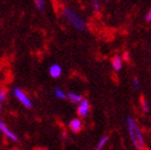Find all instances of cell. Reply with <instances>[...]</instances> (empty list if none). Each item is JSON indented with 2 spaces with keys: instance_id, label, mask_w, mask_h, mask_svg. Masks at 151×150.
<instances>
[{
  "instance_id": "cell-3",
  "label": "cell",
  "mask_w": 151,
  "mask_h": 150,
  "mask_svg": "<svg viewBox=\"0 0 151 150\" xmlns=\"http://www.w3.org/2000/svg\"><path fill=\"white\" fill-rule=\"evenodd\" d=\"M13 94H14L15 98L17 99L18 101L23 104L25 107H27V108H31L32 107L31 100L28 98V95L24 92L22 89H19V88H15V89L13 90Z\"/></svg>"
},
{
  "instance_id": "cell-15",
  "label": "cell",
  "mask_w": 151,
  "mask_h": 150,
  "mask_svg": "<svg viewBox=\"0 0 151 150\" xmlns=\"http://www.w3.org/2000/svg\"><path fill=\"white\" fill-rule=\"evenodd\" d=\"M92 8H93V10H94L96 12H99L100 11L101 6H100L99 0H93V1H92Z\"/></svg>"
},
{
  "instance_id": "cell-17",
  "label": "cell",
  "mask_w": 151,
  "mask_h": 150,
  "mask_svg": "<svg viewBox=\"0 0 151 150\" xmlns=\"http://www.w3.org/2000/svg\"><path fill=\"white\" fill-rule=\"evenodd\" d=\"M146 19L148 20V22H151V9L149 10L148 14H147V16H146Z\"/></svg>"
},
{
  "instance_id": "cell-16",
  "label": "cell",
  "mask_w": 151,
  "mask_h": 150,
  "mask_svg": "<svg viewBox=\"0 0 151 150\" xmlns=\"http://www.w3.org/2000/svg\"><path fill=\"white\" fill-rule=\"evenodd\" d=\"M132 85H133L134 88H139L140 83H139V81H138V79H137V78L135 77V78L133 79V81H132Z\"/></svg>"
},
{
  "instance_id": "cell-2",
  "label": "cell",
  "mask_w": 151,
  "mask_h": 150,
  "mask_svg": "<svg viewBox=\"0 0 151 150\" xmlns=\"http://www.w3.org/2000/svg\"><path fill=\"white\" fill-rule=\"evenodd\" d=\"M62 15L77 30H81L83 31V30L87 29V24L84 20V18L81 17L78 14H76L75 12L73 11L72 9H70V8H64L62 10Z\"/></svg>"
},
{
  "instance_id": "cell-9",
  "label": "cell",
  "mask_w": 151,
  "mask_h": 150,
  "mask_svg": "<svg viewBox=\"0 0 151 150\" xmlns=\"http://www.w3.org/2000/svg\"><path fill=\"white\" fill-rule=\"evenodd\" d=\"M68 99L70 100L72 103H75V104H78L79 102L83 100V97L78 93H75V92H69L68 93Z\"/></svg>"
},
{
  "instance_id": "cell-18",
  "label": "cell",
  "mask_w": 151,
  "mask_h": 150,
  "mask_svg": "<svg viewBox=\"0 0 151 150\" xmlns=\"http://www.w3.org/2000/svg\"><path fill=\"white\" fill-rule=\"evenodd\" d=\"M124 59H125V60H128V59H129V55H128V53H124Z\"/></svg>"
},
{
  "instance_id": "cell-6",
  "label": "cell",
  "mask_w": 151,
  "mask_h": 150,
  "mask_svg": "<svg viewBox=\"0 0 151 150\" xmlns=\"http://www.w3.org/2000/svg\"><path fill=\"white\" fill-rule=\"evenodd\" d=\"M48 72H50V75L52 78H58V77H60L61 74H62V68H61L60 64L54 63L50 66Z\"/></svg>"
},
{
  "instance_id": "cell-12",
  "label": "cell",
  "mask_w": 151,
  "mask_h": 150,
  "mask_svg": "<svg viewBox=\"0 0 151 150\" xmlns=\"http://www.w3.org/2000/svg\"><path fill=\"white\" fill-rule=\"evenodd\" d=\"M140 107H142V110H144L145 112H149V104L148 102L146 101L145 98H140Z\"/></svg>"
},
{
  "instance_id": "cell-11",
  "label": "cell",
  "mask_w": 151,
  "mask_h": 150,
  "mask_svg": "<svg viewBox=\"0 0 151 150\" xmlns=\"http://www.w3.org/2000/svg\"><path fill=\"white\" fill-rule=\"evenodd\" d=\"M107 141H108V137L107 136H103L101 139L99 141V143H98V145H96V150H101L102 148H104V146L106 144H107Z\"/></svg>"
},
{
  "instance_id": "cell-4",
  "label": "cell",
  "mask_w": 151,
  "mask_h": 150,
  "mask_svg": "<svg viewBox=\"0 0 151 150\" xmlns=\"http://www.w3.org/2000/svg\"><path fill=\"white\" fill-rule=\"evenodd\" d=\"M90 112V104L88 102V100L83 99L78 103V107H77V114L81 117H86Z\"/></svg>"
},
{
  "instance_id": "cell-19",
  "label": "cell",
  "mask_w": 151,
  "mask_h": 150,
  "mask_svg": "<svg viewBox=\"0 0 151 150\" xmlns=\"http://www.w3.org/2000/svg\"><path fill=\"white\" fill-rule=\"evenodd\" d=\"M2 110V105H1V103H0V112Z\"/></svg>"
},
{
  "instance_id": "cell-1",
  "label": "cell",
  "mask_w": 151,
  "mask_h": 150,
  "mask_svg": "<svg viewBox=\"0 0 151 150\" xmlns=\"http://www.w3.org/2000/svg\"><path fill=\"white\" fill-rule=\"evenodd\" d=\"M127 128H128L129 136L131 138L134 147L136 149H144L146 146L145 136L133 117H127Z\"/></svg>"
},
{
  "instance_id": "cell-14",
  "label": "cell",
  "mask_w": 151,
  "mask_h": 150,
  "mask_svg": "<svg viewBox=\"0 0 151 150\" xmlns=\"http://www.w3.org/2000/svg\"><path fill=\"white\" fill-rule=\"evenodd\" d=\"M6 100V91L4 89L0 90V103H3V102Z\"/></svg>"
},
{
  "instance_id": "cell-7",
  "label": "cell",
  "mask_w": 151,
  "mask_h": 150,
  "mask_svg": "<svg viewBox=\"0 0 151 150\" xmlns=\"http://www.w3.org/2000/svg\"><path fill=\"white\" fill-rule=\"evenodd\" d=\"M69 128H70V130L72 132L78 133L81 130V128H83V122H81V120L79 118H74L69 123Z\"/></svg>"
},
{
  "instance_id": "cell-5",
  "label": "cell",
  "mask_w": 151,
  "mask_h": 150,
  "mask_svg": "<svg viewBox=\"0 0 151 150\" xmlns=\"http://www.w3.org/2000/svg\"><path fill=\"white\" fill-rule=\"evenodd\" d=\"M0 131L4 134V135L8 137L9 139H11V141H18V137L16 135H15L14 133L12 132L11 130H10L9 128L6 127V123L0 119Z\"/></svg>"
},
{
  "instance_id": "cell-13",
  "label": "cell",
  "mask_w": 151,
  "mask_h": 150,
  "mask_svg": "<svg viewBox=\"0 0 151 150\" xmlns=\"http://www.w3.org/2000/svg\"><path fill=\"white\" fill-rule=\"evenodd\" d=\"M35 6L40 11H43L44 8H45V0H35Z\"/></svg>"
},
{
  "instance_id": "cell-10",
  "label": "cell",
  "mask_w": 151,
  "mask_h": 150,
  "mask_svg": "<svg viewBox=\"0 0 151 150\" xmlns=\"http://www.w3.org/2000/svg\"><path fill=\"white\" fill-rule=\"evenodd\" d=\"M54 94H55L56 98H58V99H65L68 98V95L64 93V91L62 89H60V88H56L55 90H54Z\"/></svg>"
},
{
  "instance_id": "cell-8",
  "label": "cell",
  "mask_w": 151,
  "mask_h": 150,
  "mask_svg": "<svg viewBox=\"0 0 151 150\" xmlns=\"http://www.w3.org/2000/svg\"><path fill=\"white\" fill-rule=\"evenodd\" d=\"M122 64H123V60H122V58L120 56L116 55L115 57H113L111 59V66H113V69L115 71H120L122 69Z\"/></svg>"
}]
</instances>
